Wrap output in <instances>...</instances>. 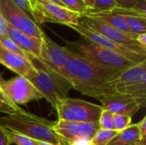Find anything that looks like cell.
I'll return each instance as SVG.
<instances>
[{"mask_svg": "<svg viewBox=\"0 0 146 145\" xmlns=\"http://www.w3.org/2000/svg\"><path fill=\"white\" fill-rule=\"evenodd\" d=\"M118 71L95 64L70 51L60 74L69 81L73 89L100 102L104 97L115 94L110 82Z\"/></svg>", "mask_w": 146, "mask_h": 145, "instance_id": "6da1fadb", "label": "cell"}, {"mask_svg": "<svg viewBox=\"0 0 146 145\" xmlns=\"http://www.w3.org/2000/svg\"><path fill=\"white\" fill-rule=\"evenodd\" d=\"M55 121L35 115L21 109L18 112L0 117V125L6 129L25 134L35 140L56 145H69L70 142L56 133Z\"/></svg>", "mask_w": 146, "mask_h": 145, "instance_id": "7a4b0ae2", "label": "cell"}, {"mask_svg": "<svg viewBox=\"0 0 146 145\" xmlns=\"http://www.w3.org/2000/svg\"><path fill=\"white\" fill-rule=\"evenodd\" d=\"M33 71L26 77L55 109L56 104L68 97L73 89L69 81L59 73L50 69L36 58L32 60Z\"/></svg>", "mask_w": 146, "mask_h": 145, "instance_id": "3957f363", "label": "cell"}, {"mask_svg": "<svg viewBox=\"0 0 146 145\" xmlns=\"http://www.w3.org/2000/svg\"><path fill=\"white\" fill-rule=\"evenodd\" d=\"M66 43L67 46L65 47L74 54L80 56L82 58L86 59L87 61L95 64L110 69L122 70L132 65L137 64L113 51H110L84 39L73 42L66 41Z\"/></svg>", "mask_w": 146, "mask_h": 145, "instance_id": "277c9868", "label": "cell"}, {"mask_svg": "<svg viewBox=\"0 0 146 145\" xmlns=\"http://www.w3.org/2000/svg\"><path fill=\"white\" fill-rule=\"evenodd\" d=\"M110 85L115 93L146 100V61L118 71Z\"/></svg>", "mask_w": 146, "mask_h": 145, "instance_id": "5b68a950", "label": "cell"}, {"mask_svg": "<svg viewBox=\"0 0 146 145\" xmlns=\"http://www.w3.org/2000/svg\"><path fill=\"white\" fill-rule=\"evenodd\" d=\"M28 3L31 16L38 26L45 22L59 23L69 27L79 24L81 15L64 6L43 0H28Z\"/></svg>", "mask_w": 146, "mask_h": 145, "instance_id": "8992f818", "label": "cell"}, {"mask_svg": "<svg viewBox=\"0 0 146 145\" xmlns=\"http://www.w3.org/2000/svg\"><path fill=\"white\" fill-rule=\"evenodd\" d=\"M56 110L59 121L98 123L103 110L100 105L79 99L66 97L60 101Z\"/></svg>", "mask_w": 146, "mask_h": 145, "instance_id": "52a82bcc", "label": "cell"}, {"mask_svg": "<svg viewBox=\"0 0 146 145\" xmlns=\"http://www.w3.org/2000/svg\"><path fill=\"white\" fill-rule=\"evenodd\" d=\"M70 27L76 31L84 40L113 51L133 63H140L146 61V52L119 44L84 25L79 23L78 25L72 26Z\"/></svg>", "mask_w": 146, "mask_h": 145, "instance_id": "ba28073f", "label": "cell"}, {"mask_svg": "<svg viewBox=\"0 0 146 145\" xmlns=\"http://www.w3.org/2000/svg\"><path fill=\"white\" fill-rule=\"evenodd\" d=\"M0 87L3 93L16 105H25L43 98L42 94L30 80L22 76L17 75L7 80L0 77Z\"/></svg>", "mask_w": 146, "mask_h": 145, "instance_id": "9c48e42d", "label": "cell"}, {"mask_svg": "<svg viewBox=\"0 0 146 145\" xmlns=\"http://www.w3.org/2000/svg\"><path fill=\"white\" fill-rule=\"evenodd\" d=\"M0 9L9 26L31 37L42 39L44 32L40 26L12 0H0Z\"/></svg>", "mask_w": 146, "mask_h": 145, "instance_id": "30bf717a", "label": "cell"}, {"mask_svg": "<svg viewBox=\"0 0 146 145\" xmlns=\"http://www.w3.org/2000/svg\"><path fill=\"white\" fill-rule=\"evenodd\" d=\"M79 23L99 32L100 34L119 44L127 45L128 47L133 48L140 51L146 52V50L143 49L136 41V38L138 34L127 33L122 32L99 19L89 17L86 15H81L79 19Z\"/></svg>", "mask_w": 146, "mask_h": 145, "instance_id": "8fae6325", "label": "cell"}, {"mask_svg": "<svg viewBox=\"0 0 146 145\" xmlns=\"http://www.w3.org/2000/svg\"><path fill=\"white\" fill-rule=\"evenodd\" d=\"M69 56L70 50L66 47L60 46L45 33L44 34L41 39V50L39 59H38V61L60 73L64 68Z\"/></svg>", "mask_w": 146, "mask_h": 145, "instance_id": "7c38bea8", "label": "cell"}, {"mask_svg": "<svg viewBox=\"0 0 146 145\" xmlns=\"http://www.w3.org/2000/svg\"><path fill=\"white\" fill-rule=\"evenodd\" d=\"M53 129L57 135L68 142H72L77 139L91 140L100 127L98 122H75L57 120L53 125Z\"/></svg>", "mask_w": 146, "mask_h": 145, "instance_id": "4fadbf2b", "label": "cell"}, {"mask_svg": "<svg viewBox=\"0 0 146 145\" xmlns=\"http://www.w3.org/2000/svg\"><path fill=\"white\" fill-rule=\"evenodd\" d=\"M103 109L117 115H126L133 117L140 109L146 106V100L126 95L111 94L104 97L101 101Z\"/></svg>", "mask_w": 146, "mask_h": 145, "instance_id": "5bb4252c", "label": "cell"}, {"mask_svg": "<svg viewBox=\"0 0 146 145\" xmlns=\"http://www.w3.org/2000/svg\"><path fill=\"white\" fill-rule=\"evenodd\" d=\"M0 63L19 76L27 77L33 69V63L27 58L6 50L0 44Z\"/></svg>", "mask_w": 146, "mask_h": 145, "instance_id": "9a60e30c", "label": "cell"}, {"mask_svg": "<svg viewBox=\"0 0 146 145\" xmlns=\"http://www.w3.org/2000/svg\"><path fill=\"white\" fill-rule=\"evenodd\" d=\"M8 36L29 56L39 59L41 50V40L31 37L9 25Z\"/></svg>", "mask_w": 146, "mask_h": 145, "instance_id": "2e32d148", "label": "cell"}, {"mask_svg": "<svg viewBox=\"0 0 146 145\" xmlns=\"http://www.w3.org/2000/svg\"><path fill=\"white\" fill-rule=\"evenodd\" d=\"M107 145H146V138L142 136L139 125L136 123L118 132Z\"/></svg>", "mask_w": 146, "mask_h": 145, "instance_id": "e0dca14e", "label": "cell"}, {"mask_svg": "<svg viewBox=\"0 0 146 145\" xmlns=\"http://www.w3.org/2000/svg\"><path fill=\"white\" fill-rule=\"evenodd\" d=\"M86 15L89 17H92V18H96V19H99L106 23H108L109 25L122 31L127 33H132L128 27L127 25L124 20V18L121 15L113 14L110 11H106V12H100V13H95V14H86V15Z\"/></svg>", "mask_w": 146, "mask_h": 145, "instance_id": "ac0fdd59", "label": "cell"}, {"mask_svg": "<svg viewBox=\"0 0 146 145\" xmlns=\"http://www.w3.org/2000/svg\"><path fill=\"white\" fill-rule=\"evenodd\" d=\"M6 129V128H5ZM6 133L9 138V141L11 144L16 145H38V140H35L25 134H22L21 132L6 129Z\"/></svg>", "mask_w": 146, "mask_h": 145, "instance_id": "d6986e66", "label": "cell"}, {"mask_svg": "<svg viewBox=\"0 0 146 145\" xmlns=\"http://www.w3.org/2000/svg\"><path fill=\"white\" fill-rule=\"evenodd\" d=\"M117 134L118 132L115 130L98 129L90 140L91 145H107V144Z\"/></svg>", "mask_w": 146, "mask_h": 145, "instance_id": "ffe728a7", "label": "cell"}, {"mask_svg": "<svg viewBox=\"0 0 146 145\" xmlns=\"http://www.w3.org/2000/svg\"><path fill=\"white\" fill-rule=\"evenodd\" d=\"M116 7L121 9H133L146 13V0H115Z\"/></svg>", "mask_w": 146, "mask_h": 145, "instance_id": "44dd1931", "label": "cell"}, {"mask_svg": "<svg viewBox=\"0 0 146 145\" xmlns=\"http://www.w3.org/2000/svg\"><path fill=\"white\" fill-rule=\"evenodd\" d=\"M114 121H115V114L110 111L103 109L100 114L99 120H98L100 129L115 130Z\"/></svg>", "mask_w": 146, "mask_h": 145, "instance_id": "7402d4cb", "label": "cell"}, {"mask_svg": "<svg viewBox=\"0 0 146 145\" xmlns=\"http://www.w3.org/2000/svg\"><path fill=\"white\" fill-rule=\"evenodd\" d=\"M115 7H116L115 0H95L93 9L92 10L87 11L84 15L110 11L111 9H115Z\"/></svg>", "mask_w": 146, "mask_h": 145, "instance_id": "603a6c76", "label": "cell"}, {"mask_svg": "<svg viewBox=\"0 0 146 145\" xmlns=\"http://www.w3.org/2000/svg\"><path fill=\"white\" fill-rule=\"evenodd\" d=\"M0 44L8 50L13 52V53H15L17 55H20L27 59H28L31 62H32V60L33 58H32L31 56H29L27 53H25L9 37H6V38H1L0 39Z\"/></svg>", "mask_w": 146, "mask_h": 145, "instance_id": "cb8c5ba5", "label": "cell"}, {"mask_svg": "<svg viewBox=\"0 0 146 145\" xmlns=\"http://www.w3.org/2000/svg\"><path fill=\"white\" fill-rule=\"evenodd\" d=\"M21 109V108L13 103L3 93V91H0V112L7 115L14 114L18 112Z\"/></svg>", "mask_w": 146, "mask_h": 145, "instance_id": "d4e9b609", "label": "cell"}, {"mask_svg": "<svg viewBox=\"0 0 146 145\" xmlns=\"http://www.w3.org/2000/svg\"><path fill=\"white\" fill-rule=\"evenodd\" d=\"M132 117L126 115H117L115 114V131L120 132L127 128H128L132 125Z\"/></svg>", "mask_w": 146, "mask_h": 145, "instance_id": "484cf974", "label": "cell"}, {"mask_svg": "<svg viewBox=\"0 0 146 145\" xmlns=\"http://www.w3.org/2000/svg\"><path fill=\"white\" fill-rule=\"evenodd\" d=\"M60 1L67 9L74 12L79 13L81 15H83L87 10L82 0H60Z\"/></svg>", "mask_w": 146, "mask_h": 145, "instance_id": "4316f807", "label": "cell"}, {"mask_svg": "<svg viewBox=\"0 0 146 145\" xmlns=\"http://www.w3.org/2000/svg\"><path fill=\"white\" fill-rule=\"evenodd\" d=\"M8 29H9V24L6 21L5 18L3 17L1 9H0V39L9 37L8 36Z\"/></svg>", "mask_w": 146, "mask_h": 145, "instance_id": "83f0119b", "label": "cell"}, {"mask_svg": "<svg viewBox=\"0 0 146 145\" xmlns=\"http://www.w3.org/2000/svg\"><path fill=\"white\" fill-rule=\"evenodd\" d=\"M17 6H19L27 15H29L31 18V12H30V7H29V3L28 0H12Z\"/></svg>", "mask_w": 146, "mask_h": 145, "instance_id": "f1b7e54d", "label": "cell"}, {"mask_svg": "<svg viewBox=\"0 0 146 145\" xmlns=\"http://www.w3.org/2000/svg\"><path fill=\"white\" fill-rule=\"evenodd\" d=\"M0 145H10L6 133V129L1 125H0Z\"/></svg>", "mask_w": 146, "mask_h": 145, "instance_id": "f546056e", "label": "cell"}, {"mask_svg": "<svg viewBox=\"0 0 146 145\" xmlns=\"http://www.w3.org/2000/svg\"><path fill=\"white\" fill-rule=\"evenodd\" d=\"M136 41L143 49L146 50V33L138 34L136 38Z\"/></svg>", "mask_w": 146, "mask_h": 145, "instance_id": "4dcf8cb0", "label": "cell"}, {"mask_svg": "<svg viewBox=\"0 0 146 145\" xmlns=\"http://www.w3.org/2000/svg\"><path fill=\"white\" fill-rule=\"evenodd\" d=\"M69 145H91V141L87 139H77L70 142Z\"/></svg>", "mask_w": 146, "mask_h": 145, "instance_id": "1f68e13d", "label": "cell"}, {"mask_svg": "<svg viewBox=\"0 0 146 145\" xmlns=\"http://www.w3.org/2000/svg\"><path fill=\"white\" fill-rule=\"evenodd\" d=\"M82 1H83V3H85V5H86V9H87L86 12H87V11H89V10H92V9H93L95 0H82Z\"/></svg>", "mask_w": 146, "mask_h": 145, "instance_id": "d6a6232c", "label": "cell"}, {"mask_svg": "<svg viewBox=\"0 0 146 145\" xmlns=\"http://www.w3.org/2000/svg\"><path fill=\"white\" fill-rule=\"evenodd\" d=\"M43 1H47V2H51V3H54L56 4H58V5H62V6H64L62 4V3L60 1V0H43ZM65 7V6H64Z\"/></svg>", "mask_w": 146, "mask_h": 145, "instance_id": "836d02e7", "label": "cell"}, {"mask_svg": "<svg viewBox=\"0 0 146 145\" xmlns=\"http://www.w3.org/2000/svg\"><path fill=\"white\" fill-rule=\"evenodd\" d=\"M38 145H56L51 143H48V142H43V141H39Z\"/></svg>", "mask_w": 146, "mask_h": 145, "instance_id": "e575fe53", "label": "cell"}, {"mask_svg": "<svg viewBox=\"0 0 146 145\" xmlns=\"http://www.w3.org/2000/svg\"><path fill=\"white\" fill-rule=\"evenodd\" d=\"M0 91H1V87H0Z\"/></svg>", "mask_w": 146, "mask_h": 145, "instance_id": "d590c367", "label": "cell"}]
</instances>
